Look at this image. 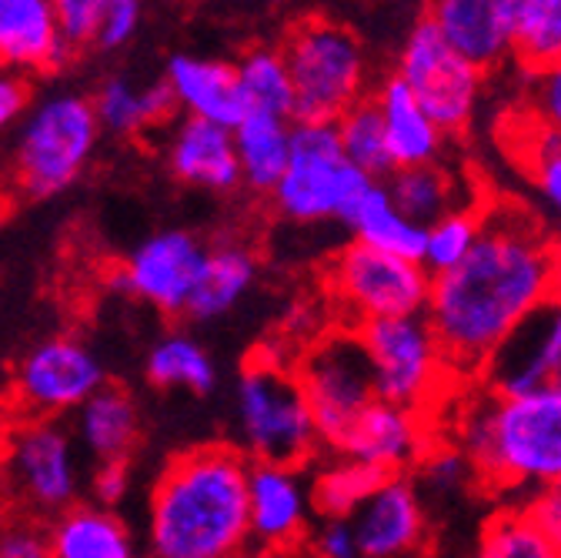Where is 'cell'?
Returning a JSON list of instances; mask_svg holds the SVG:
<instances>
[{
    "label": "cell",
    "mask_w": 561,
    "mask_h": 558,
    "mask_svg": "<svg viewBox=\"0 0 561 558\" xmlns=\"http://www.w3.org/2000/svg\"><path fill=\"white\" fill-rule=\"evenodd\" d=\"M554 238L522 204L481 212L474 251L432 277L425 318L455 382L484 375L508 334L551 298Z\"/></svg>",
    "instance_id": "1"
},
{
    "label": "cell",
    "mask_w": 561,
    "mask_h": 558,
    "mask_svg": "<svg viewBox=\"0 0 561 558\" xmlns=\"http://www.w3.org/2000/svg\"><path fill=\"white\" fill-rule=\"evenodd\" d=\"M248 471L231 445L174 455L148 499L151 558H248Z\"/></svg>",
    "instance_id": "2"
},
{
    "label": "cell",
    "mask_w": 561,
    "mask_h": 558,
    "mask_svg": "<svg viewBox=\"0 0 561 558\" xmlns=\"http://www.w3.org/2000/svg\"><path fill=\"white\" fill-rule=\"evenodd\" d=\"M455 422L451 445L484 492L525 499L561 481V388L502 395L481 385L465 398Z\"/></svg>",
    "instance_id": "3"
},
{
    "label": "cell",
    "mask_w": 561,
    "mask_h": 558,
    "mask_svg": "<svg viewBox=\"0 0 561 558\" xmlns=\"http://www.w3.org/2000/svg\"><path fill=\"white\" fill-rule=\"evenodd\" d=\"M277 50L295 88V124H334L371 94L368 50L344 24L308 18L288 31Z\"/></svg>",
    "instance_id": "4"
},
{
    "label": "cell",
    "mask_w": 561,
    "mask_h": 558,
    "mask_svg": "<svg viewBox=\"0 0 561 558\" xmlns=\"http://www.w3.org/2000/svg\"><path fill=\"white\" fill-rule=\"evenodd\" d=\"M234 418L241 435V455L251 465L305 468L318 458L321 442L305 391L291 368L271 352L251 358L234 388Z\"/></svg>",
    "instance_id": "5"
},
{
    "label": "cell",
    "mask_w": 561,
    "mask_h": 558,
    "mask_svg": "<svg viewBox=\"0 0 561 558\" xmlns=\"http://www.w3.org/2000/svg\"><path fill=\"white\" fill-rule=\"evenodd\" d=\"M101 137L91 98L57 91L24 121L14 145V181L27 197H54L88 168Z\"/></svg>",
    "instance_id": "6"
},
{
    "label": "cell",
    "mask_w": 561,
    "mask_h": 558,
    "mask_svg": "<svg viewBox=\"0 0 561 558\" xmlns=\"http://www.w3.org/2000/svg\"><path fill=\"white\" fill-rule=\"evenodd\" d=\"M368 178L355 171L337 145L334 124H295L291 121V155L288 168L271 191L280 218L298 225L341 221L368 191Z\"/></svg>",
    "instance_id": "7"
},
{
    "label": "cell",
    "mask_w": 561,
    "mask_h": 558,
    "mask_svg": "<svg viewBox=\"0 0 561 558\" xmlns=\"http://www.w3.org/2000/svg\"><path fill=\"white\" fill-rule=\"evenodd\" d=\"M351 331L365 348L378 401L425 414L438 395L458 385L425 315L365 321Z\"/></svg>",
    "instance_id": "8"
},
{
    "label": "cell",
    "mask_w": 561,
    "mask_h": 558,
    "mask_svg": "<svg viewBox=\"0 0 561 558\" xmlns=\"http://www.w3.org/2000/svg\"><path fill=\"white\" fill-rule=\"evenodd\" d=\"M295 378L311 408L318 442L334 455L362 411L375 401V382L358 334L351 328H337L314 341L298 362Z\"/></svg>",
    "instance_id": "9"
},
{
    "label": "cell",
    "mask_w": 561,
    "mask_h": 558,
    "mask_svg": "<svg viewBox=\"0 0 561 558\" xmlns=\"http://www.w3.org/2000/svg\"><path fill=\"white\" fill-rule=\"evenodd\" d=\"M328 292L344 315L355 318L358 328L381 318L425 315L432 274L417 261L351 241L328 264Z\"/></svg>",
    "instance_id": "10"
},
{
    "label": "cell",
    "mask_w": 561,
    "mask_h": 558,
    "mask_svg": "<svg viewBox=\"0 0 561 558\" xmlns=\"http://www.w3.org/2000/svg\"><path fill=\"white\" fill-rule=\"evenodd\" d=\"M394 78L411 91L417 107L432 117V124L445 137L468 130L478 111L484 75H478L471 64H465L442 41V34L425 14H421L404 34Z\"/></svg>",
    "instance_id": "11"
},
{
    "label": "cell",
    "mask_w": 561,
    "mask_h": 558,
    "mask_svg": "<svg viewBox=\"0 0 561 558\" xmlns=\"http://www.w3.org/2000/svg\"><path fill=\"white\" fill-rule=\"evenodd\" d=\"M8 478L34 515H60L78 505L81 462L78 445L57 418H27L8 432Z\"/></svg>",
    "instance_id": "12"
},
{
    "label": "cell",
    "mask_w": 561,
    "mask_h": 558,
    "mask_svg": "<svg viewBox=\"0 0 561 558\" xmlns=\"http://www.w3.org/2000/svg\"><path fill=\"white\" fill-rule=\"evenodd\" d=\"M104 365L78 338H47L21 358L14 372V401L31 418L78 411L104 388Z\"/></svg>",
    "instance_id": "13"
},
{
    "label": "cell",
    "mask_w": 561,
    "mask_h": 558,
    "mask_svg": "<svg viewBox=\"0 0 561 558\" xmlns=\"http://www.w3.org/2000/svg\"><path fill=\"white\" fill-rule=\"evenodd\" d=\"M204 261V244L191 231H161L137 244L130 258L114 271V292L130 295L164 315H184L197 271Z\"/></svg>",
    "instance_id": "14"
},
{
    "label": "cell",
    "mask_w": 561,
    "mask_h": 558,
    "mask_svg": "<svg viewBox=\"0 0 561 558\" xmlns=\"http://www.w3.org/2000/svg\"><path fill=\"white\" fill-rule=\"evenodd\" d=\"M481 385L502 395L561 388V301L548 298L491 355Z\"/></svg>",
    "instance_id": "15"
},
{
    "label": "cell",
    "mask_w": 561,
    "mask_h": 558,
    "mask_svg": "<svg viewBox=\"0 0 561 558\" xmlns=\"http://www.w3.org/2000/svg\"><path fill=\"white\" fill-rule=\"evenodd\" d=\"M311 522V496L301 468L280 465H251L248 471V528L251 548H261L267 558L305 545Z\"/></svg>",
    "instance_id": "16"
},
{
    "label": "cell",
    "mask_w": 561,
    "mask_h": 558,
    "mask_svg": "<svg viewBox=\"0 0 561 558\" xmlns=\"http://www.w3.org/2000/svg\"><path fill=\"white\" fill-rule=\"evenodd\" d=\"M425 18L478 75L495 71L512 57L515 0H438Z\"/></svg>",
    "instance_id": "17"
},
{
    "label": "cell",
    "mask_w": 561,
    "mask_h": 558,
    "mask_svg": "<svg viewBox=\"0 0 561 558\" xmlns=\"http://www.w3.org/2000/svg\"><path fill=\"white\" fill-rule=\"evenodd\" d=\"M362 558H411L428 538L425 509L411 478L391 475L351 519Z\"/></svg>",
    "instance_id": "18"
},
{
    "label": "cell",
    "mask_w": 561,
    "mask_h": 558,
    "mask_svg": "<svg viewBox=\"0 0 561 558\" xmlns=\"http://www.w3.org/2000/svg\"><path fill=\"white\" fill-rule=\"evenodd\" d=\"M428 445L432 439L425 429V414L375 398L334 455L375 465L388 475H404V468L417 465Z\"/></svg>",
    "instance_id": "19"
},
{
    "label": "cell",
    "mask_w": 561,
    "mask_h": 558,
    "mask_svg": "<svg viewBox=\"0 0 561 558\" xmlns=\"http://www.w3.org/2000/svg\"><path fill=\"white\" fill-rule=\"evenodd\" d=\"M164 84L174 98V107H181L184 117L234 130L251 114L234 75V64L174 54L168 60Z\"/></svg>",
    "instance_id": "20"
},
{
    "label": "cell",
    "mask_w": 561,
    "mask_h": 558,
    "mask_svg": "<svg viewBox=\"0 0 561 558\" xmlns=\"http://www.w3.org/2000/svg\"><path fill=\"white\" fill-rule=\"evenodd\" d=\"M168 168L178 181L207 191H234L241 184L231 130L194 117L174 124L168 137Z\"/></svg>",
    "instance_id": "21"
},
{
    "label": "cell",
    "mask_w": 561,
    "mask_h": 558,
    "mask_svg": "<svg viewBox=\"0 0 561 558\" xmlns=\"http://www.w3.org/2000/svg\"><path fill=\"white\" fill-rule=\"evenodd\" d=\"M371 101H375L381 127H385V141H388V155H391L394 171L442 164L448 137L432 124V117L425 111L417 107L411 91L394 75H388L371 91Z\"/></svg>",
    "instance_id": "22"
},
{
    "label": "cell",
    "mask_w": 561,
    "mask_h": 558,
    "mask_svg": "<svg viewBox=\"0 0 561 558\" xmlns=\"http://www.w3.org/2000/svg\"><path fill=\"white\" fill-rule=\"evenodd\" d=\"M75 435L94 465L127 462L140 435V408L121 385L98 388L75 418Z\"/></svg>",
    "instance_id": "23"
},
{
    "label": "cell",
    "mask_w": 561,
    "mask_h": 558,
    "mask_svg": "<svg viewBox=\"0 0 561 558\" xmlns=\"http://www.w3.org/2000/svg\"><path fill=\"white\" fill-rule=\"evenodd\" d=\"M257 282V254L241 241L204 248V261L184 315L191 321H215L228 315Z\"/></svg>",
    "instance_id": "24"
},
{
    "label": "cell",
    "mask_w": 561,
    "mask_h": 558,
    "mask_svg": "<svg viewBox=\"0 0 561 558\" xmlns=\"http://www.w3.org/2000/svg\"><path fill=\"white\" fill-rule=\"evenodd\" d=\"M50 558H140L124 519L98 505H75L50 525Z\"/></svg>",
    "instance_id": "25"
},
{
    "label": "cell",
    "mask_w": 561,
    "mask_h": 558,
    "mask_svg": "<svg viewBox=\"0 0 561 558\" xmlns=\"http://www.w3.org/2000/svg\"><path fill=\"white\" fill-rule=\"evenodd\" d=\"M54 47V0H0V71H47Z\"/></svg>",
    "instance_id": "26"
},
{
    "label": "cell",
    "mask_w": 561,
    "mask_h": 558,
    "mask_svg": "<svg viewBox=\"0 0 561 558\" xmlns=\"http://www.w3.org/2000/svg\"><path fill=\"white\" fill-rule=\"evenodd\" d=\"M91 104L101 130H111L117 137H134L148 127H158L171 121V114L178 111L164 78L151 84H137L124 75L104 78Z\"/></svg>",
    "instance_id": "27"
},
{
    "label": "cell",
    "mask_w": 561,
    "mask_h": 558,
    "mask_svg": "<svg viewBox=\"0 0 561 558\" xmlns=\"http://www.w3.org/2000/svg\"><path fill=\"white\" fill-rule=\"evenodd\" d=\"M234 155H238V171L241 184H248L257 194H271L288 168L291 155V121L274 117V114H257L251 111L234 130Z\"/></svg>",
    "instance_id": "28"
},
{
    "label": "cell",
    "mask_w": 561,
    "mask_h": 558,
    "mask_svg": "<svg viewBox=\"0 0 561 558\" xmlns=\"http://www.w3.org/2000/svg\"><path fill=\"white\" fill-rule=\"evenodd\" d=\"M388 478L391 475L375 465L344 458V455H331L308 478L311 515H318L324 522H351Z\"/></svg>",
    "instance_id": "29"
},
{
    "label": "cell",
    "mask_w": 561,
    "mask_h": 558,
    "mask_svg": "<svg viewBox=\"0 0 561 558\" xmlns=\"http://www.w3.org/2000/svg\"><path fill=\"white\" fill-rule=\"evenodd\" d=\"M344 225L351 228V241L368 244V248L394 254V258H404V261H417L421 258L425 228L411 225L398 212L381 181L368 184V191L358 197L355 207H351V215L344 218Z\"/></svg>",
    "instance_id": "30"
},
{
    "label": "cell",
    "mask_w": 561,
    "mask_h": 558,
    "mask_svg": "<svg viewBox=\"0 0 561 558\" xmlns=\"http://www.w3.org/2000/svg\"><path fill=\"white\" fill-rule=\"evenodd\" d=\"M381 184H385L391 204L417 228H428L432 221L468 207V204H461L458 178L442 164L401 168V171H391Z\"/></svg>",
    "instance_id": "31"
},
{
    "label": "cell",
    "mask_w": 561,
    "mask_h": 558,
    "mask_svg": "<svg viewBox=\"0 0 561 558\" xmlns=\"http://www.w3.org/2000/svg\"><path fill=\"white\" fill-rule=\"evenodd\" d=\"M512 57L525 75L561 64V0H515Z\"/></svg>",
    "instance_id": "32"
},
{
    "label": "cell",
    "mask_w": 561,
    "mask_h": 558,
    "mask_svg": "<svg viewBox=\"0 0 561 558\" xmlns=\"http://www.w3.org/2000/svg\"><path fill=\"white\" fill-rule=\"evenodd\" d=\"M145 372L158 388H184L194 395H210L218 385V368L191 334H164L148 352Z\"/></svg>",
    "instance_id": "33"
},
{
    "label": "cell",
    "mask_w": 561,
    "mask_h": 558,
    "mask_svg": "<svg viewBox=\"0 0 561 558\" xmlns=\"http://www.w3.org/2000/svg\"><path fill=\"white\" fill-rule=\"evenodd\" d=\"M234 75H238L241 94H244L251 111L291 121L295 88H291L288 64H285V57H280L277 47H251L234 64Z\"/></svg>",
    "instance_id": "34"
},
{
    "label": "cell",
    "mask_w": 561,
    "mask_h": 558,
    "mask_svg": "<svg viewBox=\"0 0 561 558\" xmlns=\"http://www.w3.org/2000/svg\"><path fill=\"white\" fill-rule=\"evenodd\" d=\"M334 130H337V145H341L344 161L355 171H362L368 181H385L394 171L388 141H385V127H381L371 94L362 104L351 107L347 114H341L334 121Z\"/></svg>",
    "instance_id": "35"
},
{
    "label": "cell",
    "mask_w": 561,
    "mask_h": 558,
    "mask_svg": "<svg viewBox=\"0 0 561 558\" xmlns=\"http://www.w3.org/2000/svg\"><path fill=\"white\" fill-rule=\"evenodd\" d=\"M481 238V212L474 207H461L425 228V241H421V258L417 264L425 267L432 277L458 267L478 244Z\"/></svg>",
    "instance_id": "36"
},
{
    "label": "cell",
    "mask_w": 561,
    "mask_h": 558,
    "mask_svg": "<svg viewBox=\"0 0 561 558\" xmlns=\"http://www.w3.org/2000/svg\"><path fill=\"white\" fill-rule=\"evenodd\" d=\"M471 558H558V555L515 505H502L481 525Z\"/></svg>",
    "instance_id": "37"
},
{
    "label": "cell",
    "mask_w": 561,
    "mask_h": 558,
    "mask_svg": "<svg viewBox=\"0 0 561 558\" xmlns=\"http://www.w3.org/2000/svg\"><path fill=\"white\" fill-rule=\"evenodd\" d=\"M518 158H525V168L535 187L561 215V134L545 130L531 121L525 134V148H518Z\"/></svg>",
    "instance_id": "38"
},
{
    "label": "cell",
    "mask_w": 561,
    "mask_h": 558,
    "mask_svg": "<svg viewBox=\"0 0 561 558\" xmlns=\"http://www.w3.org/2000/svg\"><path fill=\"white\" fill-rule=\"evenodd\" d=\"M101 18H104V0H57L54 4L57 37L75 54L84 50L88 44H98Z\"/></svg>",
    "instance_id": "39"
},
{
    "label": "cell",
    "mask_w": 561,
    "mask_h": 558,
    "mask_svg": "<svg viewBox=\"0 0 561 558\" xmlns=\"http://www.w3.org/2000/svg\"><path fill=\"white\" fill-rule=\"evenodd\" d=\"M515 509L535 525V532L561 558V481L535 488V492H528L525 499L515 502Z\"/></svg>",
    "instance_id": "40"
},
{
    "label": "cell",
    "mask_w": 561,
    "mask_h": 558,
    "mask_svg": "<svg viewBox=\"0 0 561 558\" xmlns=\"http://www.w3.org/2000/svg\"><path fill=\"white\" fill-rule=\"evenodd\" d=\"M525 114L538 127L561 134V64L558 67H548V71L528 75Z\"/></svg>",
    "instance_id": "41"
},
{
    "label": "cell",
    "mask_w": 561,
    "mask_h": 558,
    "mask_svg": "<svg viewBox=\"0 0 561 558\" xmlns=\"http://www.w3.org/2000/svg\"><path fill=\"white\" fill-rule=\"evenodd\" d=\"M0 558H50V532L37 515H18L0 525Z\"/></svg>",
    "instance_id": "42"
},
{
    "label": "cell",
    "mask_w": 561,
    "mask_h": 558,
    "mask_svg": "<svg viewBox=\"0 0 561 558\" xmlns=\"http://www.w3.org/2000/svg\"><path fill=\"white\" fill-rule=\"evenodd\" d=\"M417 471L421 481L435 488V492H455V488L471 481V468L455 445H435V448L428 445L425 455L417 458Z\"/></svg>",
    "instance_id": "43"
},
{
    "label": "cell",
    "mask_w": 561,
    "mask_h": 558,
    "mask_svg": "<svg viewBox=\"0 0 561 558\" xmlns=\"http://www.w3.org/2000/svg\"><path fill=\"white\" fill-rule=\"evenodd\" d=\"M140 18H145V8H140L137 0H104L98 44L104 50H117V47L130 44L140 27Z\"/></svg>",
    "instance_id": "44"
},
{
    "label": "cell",
    "mask_w": 561,
    "mask_h": 558,
    "mask_svg": "<svg viewBox=\"0 0 561 558\" xmlns=\"http://www.w3.org/2000/svg\"><path fill=\"white\" fill-rule=\"evenodd\" d=\"M305 545L318 558H362L351 522H324V519H318V525L308 532Z\"/></svg>",
    "instance_id": "45"
},
{
    "label": "cell",
    "mask_w": 561,
    "mask_h": 558,
    "mask_svg": "<svg viewBox=\"0 0 561 558\" xmlns=\"http://www.w3.org/2000/svg\"><path fill=\"white\" fill-rule=\"evenodd\" d=\"M130 492V468L127 462H107V465H94L91 475V496L98 502V509L114 512Z\"/></svg>",
    "instance_id": "46"
},
{
    "label": "cell",
    "mask_w": 561,
    "mask_h": 558,
    "mask_svg": "<svg viewBox=\"0 0 561 558\" xmlns=\"http://www.w3.org/2000/svg\"><path fill=\"white\" fill-rule=\"evenodd\" d=\"M27 107V84L14 71H0V130H8Z\"/></svg>",
    "instance_id": "47"
},
{
    "label": "cell",
    "mask_w": 561,
    "mask_h": 558,
    "mask_svg": "<svg viewBox=\"0 0 561 558\" xmlns=\"http://www.w3.org/2000/svg\"><path fill=\"white\" fill-rule=\"evenodd\" d=\"M551 298L561 301V241H554V274H551Z\"/></svg>",
    "instance_id": "48"
},
{
    "label": "cell",
    "mask_w": 561,
    "mask_h": 558,
    "mask_svg": "<svg viewBox=\"0 0 561 558\" xmlns=\"http://www.w3.org/2000/svg\"><path fill=\"white\" fill-rule=\"evenodd\" d=\"M271 558H318L308 545H295V548H285V551H277Z\"/></svg>",
    "instance_id": "49"
},
{
    "label": "cell",
    "mask_w": 561,
    "mask_h": 558,
    "mask_svg": "<svg viewBox=\"0 0 561 558\" xmlns=\"http://www.w3.org/2000/svg\"><path fill=\"white\" fill-rule=\"evenodd\" d=\"M4 452H8V429L0 425V462H4Z\"/></svg>",
    "instance_id": "50"
},
{
    "label": "cell",
    "mask_w": 561,
    "mask_h": 558,
    "mask_svg": "<svg viewBox=\"0 0 561 558\" xmlns=\"http://www.w3.org/2000/svg\"><path fill=\"white\" fill-rule=\"evenodd\" d=\"M0 221H4V201H0Z\"/></svg>",
    "instance_id": "51"
}]
</instances>
